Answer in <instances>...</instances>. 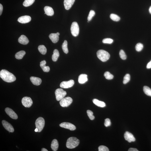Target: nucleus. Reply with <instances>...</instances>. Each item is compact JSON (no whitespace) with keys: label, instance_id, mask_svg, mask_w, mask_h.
<instances>
[{"label":"nucleus","instance_id":"nucleus-7","mask_svg":"<svg viewBox=\"0 0 151 151\" xmlns=\"http://www.w3.org/2000/svg\"><path fill=\"white\" fill-rule=\"evenodd\" d=\"M73 99L70 97H68L63 98L60 102V105L63 107H67L68 106L72 103Z\"/></svg>","mask_w":151,"mask_h":151},{"label":"nucleus","instance_id":"nucleus-35","mask_svg":"<svg viewBox=\"0 0 151 151\" xmlns=\"http://www.w3.org/2000/svg\"><path fill=\"white\" fill-rule=\"evenodd\" d=\"M95 14V13L93 10H91L90 11L88 17L87 18V19L88 21H90L92 19V18L94 16Z\"/></svg>","mask_w":151,"mask_h":151},{"label":"nucleus","instance_id":"nucleus-29","mask_svg":"<svg viewBox=\"0 0 151 151\" xmlns=\"http://www.w3.org/2000/svg\"><path fill=\"white\" fill-rule=\"evenodd\" d=\"M35 0H25L23 3V5L24 7H27L31 5Z\"/></svg>","mask_w":151,"mask_h":151},{"label":"nucleus","instance_id":"nucleus-31","mask_svg":"<svg viewBox=\"0 0 151 151\" xmlns=\"http://www.w3.org/2000/svg\"><path fill=\"white\" fill-rule=\"evenodd\" d=\"M104 76L108 80H111L114 77L113 75L111 74L108 71H106L105 72L104 74Z\"/></svg>","mask_w":151,"mask_h":151},{"label":"nucleus","instance_id":"nucleus-45","mask_svg":"<svg viewBox=\"0 0 151 151\" xmlns=\"http://www.w3.org/2000/svg\"><path fill=\"white\" fill-rule=\"evenodd\" d=\"M35 132H38V130L37 128H36L35 130H34Z\"/></svg>","mask_w":151,"mask_h":151},{"label":"nucleus","instance_id":"nucleus-1","mask_svg":"<svg viewBox=\"0 0 151 151\" xmlns=\"http://www.w3.org/2000/svg\"><path fill=\"white\" fill-rule=\"evenodd\" d=\"M0 76L4 81L8 83L13 82L16 79L15 76L5 69H2L0 71Z\"/></svg>","mask_w":151,"mask_h":151},{"label":"nucleus","instance_id":"nucleus-42","mask_svg":"<svg viewBox=\"0 0 151 151\" xmlns=\"http://www.w3.org/2000/svg\"><path fill=\"white\" fill-rule=\"evenodd\" d=\"M128 151H138L137 149L134 148H131L128 150Z\"/></svg>","mask_w":151,"mask_h":151},{"label":"nucleus","instance_id":"nucleus-21","mask_svg":"<svg viewBox=\"0 0 151 151\" xmlns=\"http://www.w3.org/2000/svg\"><path fill=\"white\" fill-rule=\"evenodd\" d=\"M87 76L86 74H82L79 76L78 81L79 83L81 84L85 83L88 81Z\"/></svg>","mask_w":151,"mask_h":151},{"label":"nucleus","instance_id":"nucleus-8","mask_svg":"<svg viewBox=\"0 0 151 151\" xmlns=\"http://www.w3.org/2000/svg\"><path fill=\"white\" fill-rule=\"evenodd\" d=\"M22 105L26 107H30L33 104V102L31 98L25 97H24L22 100Z\"/></svg>","mask_w":151,"mask_h":151},{"label":"nucleus","instance_id":"nucleus-5","mask_svg":"<svg viewBox=\"0 0 151 151\" xmlns=\"http://www.w3.org/2000/svg\"><path fill=\"white\" fill-rule=\"evenodd\" d=\"M56 100L60 101L64 98L67 94L66 92L61 89H58L55 91Z\"/></svg>","mask_w":151,"mask_h":151},{"label":"nucleus","instance_id":"nucleus-44","mask_svg":"<svg viewBox=\"0 0 151 151\" xmlns=\"http://www.w3.org/2000/svg\"><path fill=\"white\" fill-rule=\"evenodd\" d=\"M149 11L150 13L151 14V6L150 7L149 9Z\"/></svg>","mask_w":151,"mask_h":151},{"label":"nucleus","instance_id":"nucleus-20","mask_svg":"<svg viewBox=\"0 0 151 151\" xmlns=\"http://www.w3.org/2000/svg\"><path fill=\"white\" fill-rule=\"evenodd\" d=\"M49 38L53 43H56L59 40V36L56 33H51L49 35Z\"/></svg>","mask_w":151,"mask_h":151},{"label":"nucleus","instance_id":"nucleus-30","mask_svg":"<svg viewBox=\"0 0 151 151\" xmlns=\"http://www.w3.org/2000/svg\"><path fill=\"white\" fill-rule=\"evenodd\" d=\"M110 18L113 21H120V18L119 16L115 14H112L110 15Z\"/></svg>","mask_w":151,"mask_h":151},{"label":"nucleus","instance_id":"nucleus-38","mask_svg":"<svg viewBox=\"0 0 151 151\" xmlns=\"http://www.w3.org/2000/svg\"><path fill=\"white\" fill-rule=\"evenodd\" d=\"M99 151H109V150L107 147L104 146H101L98 148Z\"/></svg>","mask_w":151,"mask_h":151},{"label":"nucleus","instance_id":"nucleus-26","mask_svg":"<svg viewBox=\"0 0 151 151\" xmlns=\"http://www.w3.org/2000/svg\"><path fill=\"white\" fill-rule=\"evenodd\" d=\"M38 50L39 52L43 55L46 54L47 52L46 48L44 45H40L38 46Z\"/></svg>","mask_w":151,"mask_h":151},{"label":"nucleus","instance_id":"nucleus-36","mask_svg":"<svg viewBox=\"0 0 151 151\" xmlns=\"http://www.w3.org/2000/svg\"><path fill=\"white\" fill-rule=\"evenodd\" d=\"M87 113L90 119L91 120H93L94 119L95 117L93 115V112L90 110H88L87 111Z\"/></svg>","mask_w":151,"mask_h":151},{"label":"nucleus","instance_id":"nucleus-27","mask_svg":"<svg viewBox=\"0 0 151 151\" xmlns=\"http://www.w3.org/2000/svg\"><path fill=\"white\" fill-rule=\"evenodd\" d=\"M62 48L63 52L67 54L68 52V42L66 40H65L63 42L62 45Z\"/></svg>","mask_w":151,"mask_h":151},{"label":"nucleus","instance_id":"nucleus-4","mask_svg":"<svg viewBox=\"0 0 151 151\" xmlns=\"http://www.w3.org/2000/svg\"><path fill=\"white\" fill-rule=\"evenodd\" d=\"M35 124L36 128L38 130V132H41L45 126V121L44 118L42 117H39L36 120Z\"/></svg>","mask_w":151,"mask_h":151},{"label":"nucleus","instance_id":"nucleus-41","mask_svg":"<svg viewBox=\"0 0 151 151\" xmlns=\"http://www.w3.org/2000/svg\"><path fill=\"white\" fill-rule=\"evenodd\" d=\"M147 69H150L151 68V61L149 62L147 65Z\"/></svg>","mask_w":151,"mask_h":151},{"label":"nucleus","instance_id":"nucleus-9","mask_svg":"<svg viewBox=\"0 0 151 151\" xmlns=\"http://www.w3.org/2000/svg\"><path fill=\"white\" fill-rule=\"evenodd\" d=\"M74 81L73 80L64 81L60 83V87L61 88L68 89L72 87L74 85Z\"/></svg>","mask_w":151,"mask_h":151},{"label":"nucleus","instance_id":"nucleus-32","mask_svg":"<svg viewBox=\"0 0 151 151\" xmlns=\"http://www.w3.org/2000/svg\"><path fill=\"white\" fill-rule=\"evenodd\" d=\"M143 48V45L140 43L136 44V49L137 52H140Z\"/></svg>","mask_w":151,"mask_h":151},{"label":"nucleus","instance_id":"nucleus-46","mask_svg":"<svg viewBox=\"0 0 151 151\" xmlns=\"http://www.w3.org/2000/svg\"><path fill=\"white\" fill-rule=\"evenodd\" d=\"M56 33L58 34L59 36L60 35V33H59V32H57Z\"/></svg>","mask_w":151,"mask_h":151},{"label":"nucleus","instance_id":"nucleus-14","mask_svg":"<svg viewBox=\"0 0 151 151\" xmlns=\"http://www.w3.org/2000/svg\"><path fill=\"white\" fill-rule=\"evenodd\" d=\"M31 18L28 15H24L21 16L18 18L17 21L22 24L28 23L31 21Z\"/></svg>","mask_w":151,"mask_h":151},{"label":"nucleus","instance_id":"nucleus-17","mask_svg":"<svg viewBox=\"0 0 151 151\" xmlns=\"http://www.w3.org/2000/svg\"><path fill=\"white\" fill-rule=\"evenodd\" d=\"M18 41L20 44L24 45L27 44L29 42L28 38L24 35H22L20 36L18 39Z\"/></svg>","mask_w":151,"mask_h":151},{"label":"nucleus","instance_id":"nucleus-16","mask_svg":"<svg viewBox=\"0 0 151 151\" xmlns=\"http://www.w3.org/2000/svg\"><path fill=\"white\" fill-rule=\"evenodd\" d=\"M30 81L33 84L36 85H39L42 82L41 79L38 77L32 76L30 77Z\"/></svg>","mask_w":151,"mask_h":151},{"label":"nucleus","instance_id":"nucleus-28","mask_svg":"<svg viewBox=\"0 0 151 151\" xmlns=\"http://www.w3.org/2000/svg\"><path fill=\"white\" fill-rule=\"evenodd\" d=\"M143 91L146 95L151 97V89L149 87L147 86H144Z\"/></svg>","mask_w":151,"mask_h":151},{"label":"nucleus","instance_id":"nucleus-19","mask_svg":"<svg viewBox=\"0 0 151 151\" xmlns=\"http://www.w3.org/2000/svg\"><path fill=\"white\" fill-rule=\"evenodd\" d=\"M46 64L45 60H43L40 62V66L44 72H48L50 70V68L49 66H46Z\"/></svg>","mask_w":151,"mask_h":151},{"label":"nucleus","instance_id":"nucleus-15","mask_svg":"<svg viewBox=\"0 0 151 151\" xmlns=\"http://www.w3.org/2000/svg\"><path fill=\"white\" fill-rule=\"evenodd\" d=\"M75 0H64V5L65 9L69 10L70 9L75 2Z\"/></svg>","mask_w":151,"mask_h":151},{"label":"nucleus","instance_id":"nucleus-22","mask_svg":"<svg viewBox=\"0 0 151 151\" xmlns=\"http://www.w3.org/2000/svg\"><path fill=\"white\" fill-rule=\"evenodd\" d=\"M59 147V143L58 140L54 139L52 140L51 144V148L53 151H56Z\"/></svg>","mask_w":151,"mask_h":151},{"label":"nucleus","instance_id":"nucleus-6","mask_svg":"<svg viewBox=\"0 0 151 151\" xmlns=\"http://www.w3.org/2000/svg\"><path fill=\"white\" fill-rule=\"evenodd\" d=\"M71 34L74 36L78 35L79 32V28L78 24L76 22H73L71 27Z\"/></svg>","mask_w":151,"mask_h":151},{"label":"nucleus","instance_id":"nucleus-40","mask_svg":"<svg viewBox=\"0 0 151 151\" xmlns=\"http://www.w3.org/2000/svg\"><path fill=\"white\" fill-rule=\"evenodd\" d=\"M3 11V7L1 4H0V15H1Z\"/></svg>","mask_w":151,"mask_h":151},{"label":"nucleus","instance_id":"nucleus-18","mask_svg":"<svg viewBox=\"0 0 151 151\" xmlns=\"http://www.w3.org/2000/svg\"><path fill=\"white\" fill-rule=\"evenodd\" d=\"M44 11L47 15L52 16L54 15V10L51 7L46 6L44 8Z\"/></svg>","mask_w":151,"mask_h":151},{"label":"nucleus","instance_id":"nucleus-13","mask_svg":"<svg viewBox=\"0 0 151 151\" xmlns=\"http://www.w3.org/2000/svg\"><path fill=\"white\" fill-rule=\"evenodd\" d=\"M124 137L126 140L130 143L135 141L136 140V139L134 136L128 132H126L124 133Z\"/></svg>","mask_w":151,"mask_h":151},{"label":"nucleus","instance_id":"nucleus-11","mask_svg":"<svg viewBox=\"0 0 151 151\" xmlns=\"http://www.w3.org/2000/svg\"><path fill=\"white\" fill-rule=\"evenodd\" d=\"M5 111L7 115L12 119L15 120L17 119L18 117L17 114L11 109L7 107L5 109Z\"/></svg>","mask_w":151,"mask_h":151},{"label":"nucleus","instance_id":"nucleus-25","mask_svg":"<svg viewBox=\"0 0 151 151\" xmlns=\"http://www.w3.org/2000/svg\"><path fill=\"white\" fill-rule=\"evenodd\" d=\"M60 56V53L58 50L57 49H55L53 52V54L52 55V60L54 62H56Z\"/></svg>","mask_w":151,"mask_h":151},{"label":"nucleus","instance_id":"nucleus-43","mask_svg":"<svg viewBox=\"0 0 151 151\" xmlns=\"http://www.w3.org/2000/svg\"><path fill=\"white\" fill-rule=\"evenodd\" d=\"M41 151H48V150H46V149L45 148H42V149Z\"/></svg>","mask_w":151,"mask_h":151},{"label":"nucleus","instance_id":"nucleus-2","mask_svg":"<svg viewBox=\"0 0 151 151\" xmlns=\"http://www.w3.org/2000/svg\"><path fill=\"white\" fill-rule=\"evenodd\" d=\"M79 142V140L76 137H70L67 140L66 146L69 149L74 148L78 145Z\"/></svg>","mask_w":151,"mask_h":151},{"label":"nucleus","instance_id":"nucleus-23","mask_svg":"<svg viewBox=\"0 0 151 151\" xmlns=\"http://www.w3.org/2000/svg\"><path fill=\"white\" fill-rule=\"evenodd\" d=\"M93 102L95 105L98 107H104L106 106V104L104 102L99 101L96 99H93Z\"/></svg>","mask_w":151,"mask_h":151},{"label":"nucleus","instance_id":"nucleus-34","mask_svg":"<svg viewBox=\"0 0 151 151\" xmlns=\"http://www.w3.org/2000/svg\"><path fill=\"white\" fill-rule=\"evenodd\" d=\"M119 55L120 58L122 60H126L127 57L126 55L123 50H120L119 52Z\"/></svg>","mask_w":151,"mask_h":151},{"label":"nucleus","instance_id":"nucleus-10","mask_svg":"<svg viewBox=\"0 0 151 151\" xmlns=\"http://www.w3.org/2000/svg\"><path fill=\"white\" fill-rule=\"evenodd\" d=\"M60 126L61 127L66 128L70 130H74L76 129V127L74 124L68 122H63L60 124Z\"/></svg>","mask_w":151,"mask_h":151},{"label":"nucleus","instance_id":"nucleus-12","mask_svg":"<svg viewBox=\"0 0 151 151\" xmlns=\"http://www.w3.org/2000/svg\"><path fill=\"white\" fill-rule=\"evenodd\" d=\"M2 123L3 127L8 131L11 132H14V128L11 124L4 120L2 121Z\"/></svg>","mask_w":151,"mask_h":151},{"label":"nucleus","instance_id":"nucleus-3","mask_svg":"<svg viewBox=\"0 0 151 151\" xmlns=\"http://www.w3.org/2000/svg\"><path fill=\"white\" fill-rule=\"evenodd\" d=\"M97 55L98 58L103 62L106 61L109 59L110 57V55L108 52L103 50L98 51Z\"/></svg>","mask_w":151,"mask_h":151},{"label":"nucleus","instance_id":"nucleus-37","mask_svg":"<svg viewBox=\"0 0 151 151\" xmlns=\"http://www.w3.org/2000/svg\"><path fill=\"white\" fill-rule=\"evenodd\" d=\"M113 42V40L110 38L104 39L103 40V42L104 44H111Z\"/></svg>","mask_w":151,"mask_h":151},{"label":"nucleus","instance_id":"nucleus-33","mask_svg":"<svg viewBox=\"0 0 151 151\" xmlns=\"http://www.w3.org/2000/svg\"><path fill=\"white\" fill-rule=\"evenodd\" d=\"M130 80V75L129 74H126L124 77L123 83L125 84L129 82Z\"/></svg>","mask_w":151,"mask_h":151},{"label":"nucleus","instance_id":"nucleus-24","mask_svg":"<svg viewBox=\"0 0 151 151\" xmlns=\"http://www.w3.org/2000/svg\"><path fill=\"white\" fill-rule=\"evenodd\" d=\"M26 54V53L25 51L23 50L20 51L16 53L15 56V58L17 60H21L23 58Z\"/></svg>","mask_w":151,"mask_h":151},{"label":"nucleus","instance_id":"nucleus-39","mask_svg":"<svg viewBox=\"0 0 151 151\" xmlns=\"http://www.w3.org/2000/svg\"><path fill=\"white\" fill-rule=\"evenodd\" d=\"M111 123L110 120L109 118H106L105 120L104 125L106 127H107L111 125Z\"/></svg>","mask_w":151,"mask_h":151}]
</instances>
